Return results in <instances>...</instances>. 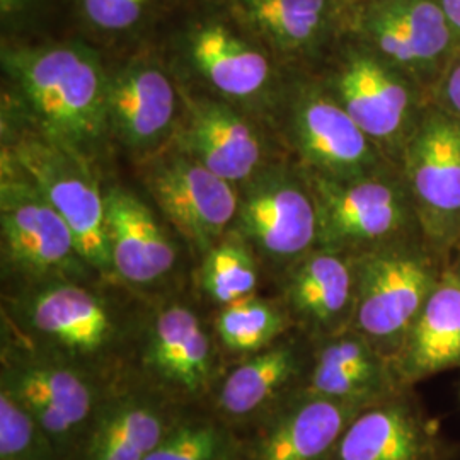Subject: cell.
<instances>
[{
  "mask_svg": "<svg viewBox=\"0 0 460 460\" xmlns=\"http://www.w3.org/2000/svg\"><path fill=\"white\" fill-rule=\"evenodd\" d=\"M34 128L91 161L108 128L106 85L96 57L77 45L4 51Z\"/></svg>",
  "mask_w": 460,
  "mask_h": 460,
  "instance_id": "obj_1",
  "label": "cell"
},
{
  "mask_svg": "<svg viewBox=\"0 0 460 460\" xmlns=\"http://www.w3.org/2000/svg\"><path fill=\"white\" fill-rule=\"evenodd\" d=\"M4 147V152L66 218L84 261L99 270L113 268L104 193L99 190L89 159L51 140L38 128L19 133Z\"/></svg>",
  "mask_w": 460,
  "mask_h": 460,
  "instance_id": "obj_2",
  "label": "cell"
},
{
  "mask_svg": "<svg viewBox=\"0 0 460 460\" xmlns=\"http://www.w3.org/2000/svg\"><path fill=\"white\" fill-rule=\"evenodd\" d=\"M355 31L389 66L433 72L460 43L435 0H358Z\"/></svg>",
  "mask_w": 460,
  "mask_h": 460,
  "instance_id": "obj_3",
  "label": "cell"
},
{
  "mask_svg": "<svg viewBox=\"0 0 460 460\" xmlns=\"http://www.w3.org/2000/svg\"><path fill=\"white\" fill-rule=\"evenodd\" d=\"M438 281L427 261L402 252L365 260L355 277V323L372 343L399 351Z\"/></svg>",
  "mask_w": 460,
  "mask_h": 460,
  "instance_id": "obj_4",
  "label": "cell"
},
{
  "mask_svg": "<svg viewBox=\"0 0 460 460\" xmlns=\"http://www.w3.org/2000/svg\"><path fill=\"white\" fill-rule=\"evenodd\" d=\"M0 224L5 256L19 270L47 275L81 258L66 218L5 152L2 155Z\"/></svg>",
  "mask_w": 460,
  "mask_h": 460,
  "instance_id": "obj_5",
  "label": "cell"
},
{
  "mask_svg": "<svg viewBox=\"0 0 460 460\" xmlns=\"http://www.w3.org/2000/svg\"><path fill=\"white\" fill-rule=\"evenodd\" d=\"M146 182L163 214L197 247L212 246L239 210L232 182L186 152L155 159Z\"/></svg>",
  "mask_w": 460,
  "mask_h": 460,
  "instance_id": "obj_6",
  "label": "cell"
},
{
  "mask_svg": "<svg viewBox=\"0 0 460 460\" xmlns=\"http://www.w3.org/2000/svg\"><path fill=\"white\" fill-rule=\"evenodd\" d=\"M176 110V89L157 66L137 62L108 77V128L137 154L154 152L164 142Z\"/></svg>",
  "mask_w": 460,
  "mask_h": 460,
  "instance_id": "obj_7",
  "label": "cell"
},
{
  "mask_svg": "<svg viewBox=\"0 0 460 460\" xmlns=\"http://www.w3.org/2000/svg\"><path fill=\"white\" fill-rule=\"evenodd\" d=\"M317 227L331 246L377 241L401 226L402 207L385 182L355 180H315Z\"/></svg>",
  "mask_w": 460,
  "mask_h": 460,
  "instance_id": "obj_8",
  "label": "cell"
},
{
  "mask_svg": "<svg viewBox=\"0 0 460 460\" xmlns=\"http://www.w3.org/2000/svg\"><path fill=\"white\" fill-rule=\"evenodd\" d=\"M237 215L247 235L277 258L304 252L319 230L314 198L287 176H268L254 182Z\"/></svg>",
  "mask_w": 460,
  "mask_h": 460,
  "instance_id": "obj_9",
  "label": "cell"
},
{
  "mask_svg": "<svg viewBox=\"0 0 460 460\" xmlns=\"http://www.w3.org/2000/svg\"><path fill=\"white\" fill-rule=\"evenodd\" d=\"M340 104L372 140H391L404 127L410 91L374 51H349L336 77Z\"/></svg>",
  "mask_w": 460,
  "mask_h": 460,
  "instance_id": "obj_10",
  "label": "cell"
},
{
  "mask_svg": "<svg viewBox=\"0 0 460 460\" xmlns=\"http://www.w3.org/2000/svg\"><path fill=\"white\" fill-rule=\"evenodd\" d=\"M104 203L113 270L132 283L163 279L174 266L176 249L147 205L121 188L108 190Z\"/></svg>",
  "mask_w": 460,
  "mask_h": 460,
  "instance_id": "obj_11",
  "label": "cell"
},
{
  "mask_svg": "<svg viewBox=\"0 0 460 460\" xmlns=\"http://www.w3.org/2000/svg\"><path fill=\"white\" fill-rule=\"evenodd\" d=\"M435 433L404 401L358 412L332 452L334 460H437Z\"/></svg>",
  "mask_w": 460,
  "mask_h": 460,
  "instance_id": "obj_12",
  "label": "cell"
},
{
  "mask_svg": "<svg viewBox=\"0 0 460 460\" xmlns=\"http://www.w3.org/2000/svg\"><path fill=\"white\" fill-rule=\"evenodd\" d=\"M298 147L311 164L332 180H360L374 163L370 137L345 108L328 98L304 99L296 116Z\"/></svg>",
  "mask_w": 460,
  "mask_h": 460,
  "instance_id": "obj_13",
  "label": "cell"
},
{
  "mask_svg": "<svg viewBox=\"0 0 460 460\" xmlns=\"http://www.w3.org/2000/svg\"><path fill=\"white\" fill-rule=\"evenodd\" d=\"M408 174L420 203L438 220L460 215V123L433 113L408 148Z\"/></svg>",
  "mask_w": 460,
  "mask_h": 460,
  "instance_id": "obj_14",
  "label": "cell"
},
{
  "mask_svg": "<svg viewBox=\"0 0 460 460\" xmlns=\"http://www.w3.org/2000/svg\"><path fill=\"white\" fill-rule=\"evenodd\" d=\"M402 382H418L460 365V283L438 281L394 357Z\"/></svg>",
  "mask_w": 460,
  "mask_h": 460,
  "instance_id": "obj_15",
  "label": "cell"
},
{
  "mask_svg": "<svg viewBox=\"0 0 460 460\" xmlns=\"http://www.w3.org/2000/svg\"><path fill=\"white\" fill-rule=\"evenodd\" d=\"M184 152L230 182L249 178L261 161L256 130L229 106L197 102L182 133Z\"/></svg>",
  "mask_w": 460,
  "mask_h": 460,
  "instance_id": "obj_16",
  "label": "cell"
},
{
  "mask_svg": "<svg viewBox=\"0 0 460 460\" xmlns=\"http://www.w3.org/2000/svg\"><path fill=\"white\" fill-rule=\"evenodd\" d=\"M357 402L309 395L287 412L258 445V460H324L332 456L351 420Z\"/></svg>",
  "mask_w": 460,
  "mask_h": 460,
  "instance_id": "obj_17",
  "label": "cell"
},
{
  "mask_svg": "<svg viewBox=\"0 0 460 460\" xmlns=\"http://www.w3.org/2000/svg\"><path fill=\"white\" fill-rule=\"evenodd\" d=\"M190 51L203 77L230 98L256 96L270 81L264 53L222 22L201 24L191 34Z\"/></svg>",
  "mask_w": 460,
  "mask_h": 460,
  "instance_id": "obj_18",
  "label": "cell"
},
{
  "mask_svg": "<svg viewBox=\"0 0 460 460\" xmlns=\"http://www.w3.org/2000/svg\"><path fill=\"white\" fill-rule=\"evenodd\" d=\"M7 391L53 438H66L83 425L93 406V393L83 377L66 368L33 367L9 380Z\"/></svg>",
  "mask_w": 460,
  "mask_h": 460,
  "instance_id": "obj_19",
  "label": "cell"
},
{
  "mask_svg": "<svg viewBox=\"0 0 460 460\" xmlns=\"http://www.w3.org/2000/svg\"><path fill=\"white\" fill-rule=\"evenodd\" d=\"M389 384V372L372 343L341 336L324 346L314 363L311 395L365 404Z\"/></svg>",
  "mask_w": 460,
  "mask_h": 460,
  "instance_id": "obj_20",
  "label": "cell"
},
{
  "mask_svg": "<svg viewBox=\"0 0 460 460\" xmlns=\"http://www.w3.org/2000/svg\"><path fill=\"white\" fill-rule=\"evenodd\" d=\"M34 328L57 343L91 353L111 334V319L98 296L77 285H57L43 290L31 307Z\"/></svg>",
  "mask_w": 460,
  "mask_h": 460,
  "instance_id": "obj_21",
  "label": "cell"
},
{
  "mask_svg": "<svg viewBox=\"0 0 460 460\" xmlns=\"http://www.w3.org/2000/svg\"><path fill=\"white\" fill-rule=\"evenodd\" d=\"M148 362L182 389H201L212 365L210 341L197 315L181 305L159 314L150 336Z\"/></svg>",
  "mask_w": 460,
  "mask_h": 460,
  "instance_id": "obj_22",
  "label": "cell"
},
{
  "mask_svg": "<svg viewBox=\"0 0 460 460\" xmlns=\"http://www.w3.org/2000/svg\"><path fill=\"white\" fill-rule=\"evenodd\" d=\"M256 33L285 53L313 49L328 31L332 0H239Z\"/></svg>",
  "mask_w": 460,
  "mask_h": 460,
  "instance_id": "obj_23",
  "label": "cell"
},
{
  "mask_svg": "<svg viewBox=\"0 0 460 460\" xmlns=\"http://www.w3.org/2000/svg\"><path fill=\"white\" fill-rule=\"evenodd\" d=\"M355 294V277L336 254L319 252L296 266L288 296L296 313L319 326L336 323Z\"/></svg>",
  "mask_w": 460,
  "mask_h": 460,
  "instance_id": "obj_24",
  "label": "cell"
},
{
  "mask_svg": "<svg viewBox=\"0 0 460 460\" xmlns=\"http://www.w3.org/2000/svg\"><path fill=\"white\" fill-rule=\"evenodd\" d=\"M164 437L163 420L155 412L125 404L99 421L91 442V460H146Z\"/></svg>",
  "mask_w": 460,
  "mask_h": 460,
  "instance_id": "obj_25",
  "label": "cell"
},
{
  "mask_svg": "<svg viewBox=\"0 0 460 460\" xmlns=\"http://www.w3.org/2000/svg\"><path fill=\"white\" fill-rule=\"evenodd\" d=\"M296 368L294 349L288 346L270 348L230 374L218 395V404L230 414L254 411L288 382Z\"/></svg>",
  "mask_w": 460,
  "mask_h": 460,
  "instance_id": "obj_26",
  "label": "cell"
},
{
  "mask_svg": "<svg viewBox=\"0 0 460 460\" xmlns=\"http://www.w3.org/2000/svg\"><path fill=\"white\" fill-rule=\"evenodd\" d=\"M283 328V315L252 296L226 304L217 321L220 340L234 351H258L270 345Z\"/></svg>",
  "mask_w": 460,
  "mask_h": 460,
  "instance_id": "obj_27",
  "label": "cell"
},
{
  "mask_svg": "<svg viewBox=\"0 0 460 460\" xmlns=\"http://www.w3.org/2000/svg\"><path fill=\"white\" fill-rule=\"evenodd\" d=\"M258 283L252 258L239 244L224 243L212 247L203 264V287L208 296L230 304L251 296Z\"/></svg>",
  "mask_w": 460,
  "mask_h": 460,
  "instance_id": "obj_28",
  "label": "cell"
},
{
  "mask_svg": "<svg viewBox=\"0 0 460 460\" xmlns=\"http://www.w3.org/2000/svg\"><path fill=\"white\" fill-rule=\"evenodd\" d=\"M47 435L33 416L7 389L0 394V459L49 460Z\"/></svg>",
  "mask_w": 460,
  "mask_h": 460,
  "instance_id": "obj_29",
  "label": "cell"
},
{
  "mask_svg": "<svg viewBox=\"0 0 460 460\" xmlns=\"http://www.w3.org/2000/svg\"><path fill=\"white\" fill-rule=\"evenodd\" d=\"M220 450L218 431L210 425H184L165 435L146 460H215Z\"/></svg>",
  "mask_w": 460,
  "mask_h": 460,
  "instance_id": "obj_30",
  "label": "cell"
},
{
  "mask_svg": "<svg viewBox=\"0 0 460 460\" xmlns=\"http://www.w3.org/2000/svg\"><path fill=\"white\" fill-rule=\"evenodd\" d=\"M152 0H79L85 21L104 33H123L137 26Z\"/></svg>",
  "mask_w": 460,
  "mask_h": 460,
  "instance_id": "obj_31",
  "label": "cell"
},
{
  "mask_svg": "<svg viewBox=\"0 0 460 460\" xmlns=\"http://www.w3.org/2000/svg\"><path fill=\"white\" fill-rule=\"evenodd\" d=\"M445 96L450 108L460 115V62L450 68L448 79L445 84Z\"/></svg>",
  "mask_w": 460,
  "mask_h": 460,
  "instance_id": "obj_32",
  "label": "cell"
},
{
  "mask_svg": "<svg viewBox=\"0 0 460 460\" xmlns=\"http://www.w3.org/2000/svg\"><path fill=\"white\" fill-rule=\"evenodd\" d=\"M460 40V0H435Z\"/></svg>",
  "mask_w": 460,
  "mask_h": 460,
  "instance_id": "obj_33",
  "label": "cell"
},
{
  "mask_svg": "<svg viewBox=\"0 0 460 460\" xmlns=\"http://www.w3.org/2000/svg\"><path fill=\"white\" fill-rule=\"evenodd\" d=\"M26 4V0H0V9L2 14H13L14 11H19L22 5Z\"/></svg>",
  "mask_w": 460,
  "mask_h": 460,
  "instance_id": "obj_34",
  "label": "cell"
},
{
  "mask_svg": "<svg viewBox=\"0 0 460 460\" xmlns=\"http://www.w3.org/2000/svg\"><path fill=\"white\" fill-rule=\"evenodd\" d=\"M456 279H457V281L460 283V264L457 266V270H456V273H452Z\"/></svg>",
  "mask_w": 460,
  "mask_h": 460,
  "instance_id": "obj_35",
  "label": "cell"
}]
</instances>
